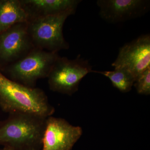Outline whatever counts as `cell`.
I'll return each instance as SVG.
<instances>
[{"instance_id":"1","label":"cell","mask_w":150,"mask_h":150,"mask_svg":"<svg viewBox=\"0 0 150 150\" xmlns=\"http://www.w3.org/2000/svg\"><path fill=\"white\" fill-rule=\"evenodd\" d=\"M46 118L15 112L0 121V145L12 150H41Z\"/></svg>"},{"instance_id":"2","label":"cell","mask_w":150,"mask_h":150,"mask_svg":"<svg viewBox=\"0 0 150 150\" xmlns=\"http://www.w3.org/2000/svg\"><path fill=\"white\" fill-rule=\"evenodd\" d=\"M0 108L9 114L32 113L47 118L55 112L45 92L10 79L0 71Z\"/></svg>"},{"instance_id":"3","label":"cell","mask_w":150,"mask_h":150,"mask_svg":"<svg viewBox=\"0 0 150 150\" xmlns=\"http://www.w3.org/2000/svg\"><path fill=\"white\" fill-rule=\"evenodd\" d=\"M58 53L34 48L22 59L0 71L7 77L28 87H35L38 80L48 78Z\"/></svg>"},{"instance_id":"4","label":"cell","mask_w":150,"mask_h":150,"mask_svg":"<svg viewBox=\"0 0 150 150\" xmlns=\"http://www.w3.org/2000/svg\"><path fill=\"white\" fill-rule=\"evenodd\" d=\"M76 11L31 20L27 22L28 34L34 48L58 53L69 48L63 33L67 19Z\"/></svg>"},{"instance_id":"5","label":"cell","mask_w":150,"mask_h":150,"mask_svg":"<svg viewBox=\"0 0 150 150\" xmlns=\"http://www.w3.org/2000/svg\"><path fill=\"white\" fill-rule=\"evenodd\" d=\"M92 72L89 62L80 55L71 60L59 56L47 78L49 88L53 91L72 95L79 89L82 79Z\"/></svg>"},{"instance_id":"6","label":"cell","mask_w":150,"mask_h":150,"mask_svg":"<svg viewBox=\"0 0 150 150\" xmlns=\"http://www.w3.org/2000/svg\"><path fill=\"white\" fill-rule=\"evenodd\" d=\"M34 48L27 22L13 25L0 34V70L22 59Z\"/></svg>"},{"instance_id":"7","label":"cell","mask_w":150,"mask_h":150,"mask_svg":"<svg viewBox=\"0 0 150 150\" xmlns=\"http://www.w3.org/2000/svg\"><path fill=\"white\" fill-rule=\"evenodd\" d=\"M112 66L127 70L136 80L150 67V35H141L122 46Z\"/></svg>"},{"instance_id":"8","label":"cell","mask_w":150,"mask_h":150,"mask_svg":"<svg viewBox=\"0 0 150 150\" xmlns=\"http://www.w3.org/2000/svg\"><path fill=\"white\" fill-rule=\"evenodd\" d=\"M82 129L64 118H46L41 150H71L81 137Z\"/></svg>"},{"instance_id":"9","label":"cell","mask_w":150,"mask_h":150,"mask_svg":"<svg viewBox=\"0 0 150 150\" xmlns=\"http://www.w3.org/2000/svg\"><path fill=\"white\" fill-rule=\"evenodd\" d=\"M99 15L108 22H123L139 17L148 11L150 1L146 0H98Z\"/></svg>"},{"instance_id":"10","label":"cell","mask_w":150,"mask_h":150,"mask_svg":"<svg viewBox=\"0 0 150 150\" xmlns=\"http://www.w3.org/2000/svg\"><path fill=\"white\" fill-rule=\"evenodd\" d=\"M28 21L70 11H76L81 0H20Z\"/></svg>"},{"instance_id":"11","label":"cell","mask_w":150,"mask_h":150,"mask_svg":"<svg viewBox=\"0 0 150 150\" xmlns=\"http://www.w3.org/2000/svg\"><path fill=\"white\" fill-rule=\"evenodd\" d=\"M28 21L20 0H0V34L14 25Z\"/></svg>"},{"instance_id":"12","label":"cell","mask_w":150,"mask_h":150,"mask_svg":"<svg viewBox=\"0 0 150 150\" xmlns=\"http://www.w3.org/2000/svg\"><path fill=\"white\" fill-rule=\"evenodd\" d=\"M92 72L100 74L108 78L113 86L122 93L129 92L132 89L135 79L132 75L126 69H115L114 71H93Z\"/></svg>"},{"instance_id":"13","label":"cell","mask_w":150,"mask_h":150,"mask_svg":"<svg viewBox=\"0 0 150 150\" xmlns=\"http://www.w3.org/2000/svg\"><path fill=\"white\" fill-rule=\"evenodd\" d=\"M134 86L140 94L149 95L150 94V67L137 78Z\"/></svg>"},{"instance_id":"14","label":"cell","mask_w":150,"mask_h":150,"mask_svg":"<svg viewBox=\"0 0 150 150\" xmlns=\"http://www.w3.org/2000/svg\"><path fill=\"white\" fill-rule=\"evenodd\" d=\"M0 150H12L11 149L7 147H4V148L2 149H0Z\"/></svg>"}]
</instances>
